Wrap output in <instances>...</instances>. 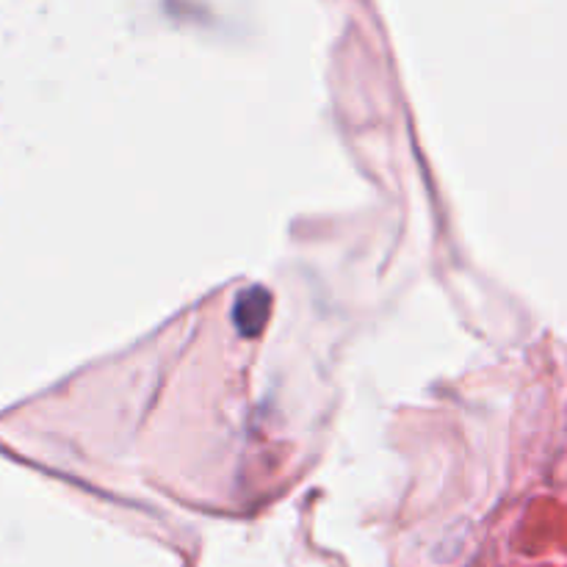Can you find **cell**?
I'll return each mask as SVG.
<instances>
[{
	"mask_svg": "<svg viewBox=\"0 0 567 567\" xmlns=\"http://www.w3.org/2000/svg\"><path fill=\"white\" fill-rule=\"evenodd\" d=\"M266 302H269V297H266V291H260V288H249V291H244L241 297H238L236 324L244 336H255V332L264 327L266 313H269V305Z\"/></svg>",
	"mask_w": 567,
	"mask_h": 567,
	"instance_id": "obj_1",
	"label": "cell"
}]
</instances>
